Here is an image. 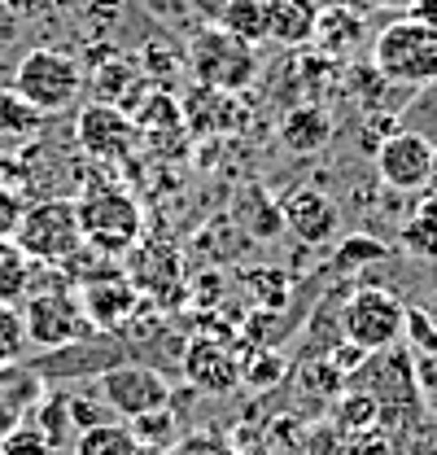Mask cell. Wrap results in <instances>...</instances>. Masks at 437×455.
Segmentation results:
<instances>
[{"instance_id":"cell-34","label":"cell","mask_w":437,"mask_h":455,"mask_svg":"<svg viewBox=\"0 0 437 455\" xmlns=\"http://www.w3.org/2000/svg\"><path fill=\"white\" fill-rule=\"evenodd\" d=\"M0 18H4V4H0Z\"/></svg>"},{"instance_id":"cell-19","label":"cell","mask_w":437,"mask_h":455,"mask_svg":"<svg viewBox=\"0 0 437 455\" xmlns=\"http://www.w3.org/2000/svg\"><path fill=\"white\" fill-rule=\"evenodd\" d=\"M218 27L258 49L267 40V0H223L218 4Z\"/></svg>"},{"instance_id":"cell-6","label":"cell","mask_w":437,"mask_h":455,"mask_svg":"<svg viewBox=\"0 0 437 455\" xmlns=\"http://www.w3.org/2000/svg\"><path fill=\"white\" fill-rule=\"evenodd\" d=\"M31 110L49 114L70 110L83 92V70L70 53H57V49H31V53L18 61L13 70V84H9Z\"/></svg>"},{"instance_id":"cell-21","label":"cell","mask_w":437,"mask_h":455,"mask_svg":"<svg viewBox=\"0 0 437 455\" xmlns=\"http://www.w3.org/2000/svg\"><path fill=\"white\" fill-rule=\"evenodd\" d=\"M359 36H363V18L359 13H346L337 4V9H320V22H315V40L311 44H320L328 57H341L346 49L359 44Z\"/></svg>"},{"instance_id":"cell-8","label":"cell","mask_w":437,"mask_h":455,"mask_svg":"<svg viewBox=\"0 0 437 455\" xmlns=\"http://www.w3.org/2000/svg\"><path fill=\"white\" fill-rule=\"evenodd\" d=\"M18 311H22V324H27V346H36V350H61V346L97 338L92 320L83 315L79 293H70L66 284L27 293Z\"/></svg>"},{"instance_id":"cell-17","label":"cell","mask_w":437,"mask_h":455,"mask_svg":"<svg viewBox=\"0 0 437 455\" xmlns=\"http://www.w3.org/2000/svg\"><path fill=\"white\" fill-rule=\"evenodd\" d=\"M179 118L193 127V132H206V136H218V132H232L236 123H245V114L236 110L232 92H215V88H202L179 106Z\"/></svg>"},{"instance_id":"cell-27","label":"cell","mask_w":437,"mask_h":455,"mask_svg":"<svg viewBox=\"0 0 437 455\" xmlns=\"http://www.w3.org/2000/svg\"><path fill=\"white\" fill-rule=\"evenodd\" d=\"M66 411H70V425L75 429H92V425H101L106 420V403L97 395V386L88 390V395H66Z\"/></svg>"},{"instance_id":"cell-3","label":"cell","mask_w":437,"mask_h":455,"mask_svg":"<svg viewBox=\"0 0 437 455\" xmlns=\"http://www.w3.org/2000/svg\"><path fill=\"white\" fill-rule=\"evenodd\" d=\"M75 211H79V228H83V245L97 254H127L145 232L140 202L118 184H88L75 197Z\"/></svg>"},{"instance_id":"cell-7","label":"cell","mask_w":437,"mask_h":455,"mask_svg":"<svg viewBox=\"0 0 437 455\" xmlns=\"http://www.w3.org/2000/svg\"><path fill=\"white\" fill-rule=\"evenodd\" d=\"M188 70L202 88H215V92H241L258 79V53L254 44L236 40L232 31L223 27H206L193 36L188 44Z\"/></svg>"},{"instance_id":"cell-32","label":"cell","mask_w":437,"mask_h":455,"mask_svg":"<svg viewBox=\"0 0 437 455\" xmlns=\"http://www.w3.org/2000/svg\"><path fill=\"white\" fill-rule=\"evenodd\" d=\"M140 455H166V451H154V447H140Z\"/></svg>"},{"instance_id":"cell-18","label":"cell","mask_w":437,"mask_h":455,"mask_svg":"<svg viewBox=\"0 0 437 455\" xmlns=\"http://www.w3.org/2000/svg\"><path fill=\"white\" fill-rule=\"evenodd\" d=\"M328 132H332V118H328L320 106H298V110L284 114V123H280V140H284L293 154L320 149L328 140Z\"/></svg>"},{"instance_id":"cell-23","label":"cell","mask_w":437,"mask_h":455,"mask_svg":"<svg viewBox=\"0 0 437 455\" xmlns=\"http://www.w3.org/2000/svg\"><path fill=\"white\" fill-rule=\"evenodd\" d=\"M40 123H44V114L31 110L13 88H0V136H9V140H27V136L40 132Z\"/></svg>"},{"instance_id":"cell-20","label":"cell","mask_w":437,"mask_h":455,"mask_svg":"<svg viewBox=\"0 0 437 455\" xmlns=\"http://www.w3.org/2000/svg\"><path fill=\"white\" fill-rule=\"evenodd\" d=\"M36 267L40 263H31L18 241H0V302L22 307V298L31 293V281H36Z\"/></svg>"},{"instance_id":"cell-9","label":"cell","mask_w":437,"mask_h":455,"mask_svg":"<svg viewBox=\"0 0 437 455\" xmlns=\"http://www.w3.org/2000/svg\"><path fill=\"white\" fill-rule=\"evenodd\" d=\"M97 395L114 416L123 420H140L149 411H163L171 407V381H166L163 368L154 363H140V359H127V363H114L106 372L92 377Z\"/></svg>"},{"instance_id":"cell-30","label":"cell","mask_w":437,"mask_h":455,"mask_svg":"<svg viewBox=\"0 0 437 455\" xmlns=\"http://www.w3.org/2000/svg\"><path fill=\"white\" fill-rule=\"evenodd\" d=\"M372 9H389V13H411V4L416 0H368Z\"/></svg>"},{"instance_id":"cell-15","label":"cell","mask_w":437,"mask_h":455,"mask_svg":"<svg viewBox=\"0 0 437 455\" xmlns=\"http://www.w3.org/2000/svg\"><path fill=\"white\" fill-rule=\"evenodd\" d=\"M131 263H127V281L136 293H166L179 284V254L163 245V241H136L131 250Z\"/></svg>"},{"instance_id":"cell-1","label":"cell","mask_w":437,"mask_h":455,"mask_svg":"<svg viewBox=\"0 0 437 455\" xmlns=\"http://www.w3.org/2000/svg\"><path fill=\"white\" fill-rule=\"evenodd\" d=\"M346 390H359L377 403L381 411V429H420V416H425V390L416 381V363L407 350L389 346V350H377V355H363L346 381Z\"/></svg>"},{"instance_id":"cell-26","label":"cell","mask_w":437,"mask_h":455,"mask_svg":"<svg viewBox=\"0 0 437 455\" xmlns=\"http://www.w3.org/2000/svg\"><path fill=\"white\" fill-rule=\"evenodd\" d=\"M27 355V324H22V311L0 302V368L4 363H18Z\"/></svg>"},{"instance_id":"cell-5","label":"cell","mask_w":437,"mask_h":455,"mask_svg":"<svg viewBox=\"0 0 437 455\" xmlns=\"http://www.w3.org/2000/svg\"><path fill=\"white\" fill-rule=\"evenodd\" d=\"M337 329H341V341L354 346L359 355H377V350H389V346L402 341V333H407V307L389 289L363 284V289H354L346 298V307L337 315Z\"/></svg>"},{"instance_id":"cell-4","label":"cell","mask_w":437,"mask_h":455,"mask_svg":"<svg viewBox=\"0 0 437 455\" xmlns=\"http://www.w3.org/2000/svg\"><path fill=\"white\" fill-rule=\"evenodd\" d=\"M31 263L40 267H66L75 254H83V228H79V211L70 197H44V202H27V215L13 236Z\"/></svg>"},{"instance_id":"cell-24","label":"cell","mask_w":437,"mask_h":455,"mask_svg":"<svg viewBox=\"0 0 437 455\" xmlns=\"http://www.w3.org/2000/svg\"><path fill=\"white\" fill-rule=\"evenodd\" d=\"M136 443L140 447H154V451H171L175 447V407H163V411H149L140 420H127Z\"/></svg>"},{"instance_id":"cell-11","label":"cell","mask_w":437,"mask_h":455,"mask_svg":"<svg viewBox=\"0 0 437 455\" xmlns=\"http://www.w3.org/2000/svg\"><path fill=\"white\" fill-rule=\"evenodd\" d=\"M179 372H184V381L197 395H232V390H241V355L215 333L184 341Z\"/></svg>"},{"instance_id":"cell-16","label":"cell","mask_w":437,"mask_h":455,"mask_svg":"<svg viewBox=\"0 0 437 455\" xmlns=\"http://www.w3.org/2000/svg\"><path fill=\"white\" fill-rule=\"evenodd\" d=\"M315 22H320V4L315 0H267V40L298 49L315 40Z\"/></svg>"},{"instance_id":"cell-12","label":"cell","mask_w":437,"mask_h":455,"mask_svg":"<svg viewBox=\"0 0 437 455\" xmlns=\"http://www.w3.org/2000/svg\"><path fill=\"white\" fill-rule=\"evenodd\" d=\"M429 158H433L429 136L389 132L377 149V180L393 193H420V188H429Z\"/></svg>"},{"instance_id":"cell-25","label":"cell","mask_w":437,"mask_h":455,"mask_svg":"<svg viewBox=\"0 0 437 455\" xmlns=\"http://www.w3.org/2000/svg\"><path fill=\"white\" fill-rule=\"evenodd\" d=\"M31 429L49 443V451H57L61 443H66V434H70V411H66V395H53L40 403V411H36V420H31Z\"/></svg>"},{"instance_id":"cell-31","label":"cell","mask_w":437,"mask_h":455,"mask_svg":"<svg viewBox=\"0 0 437 455\" xmlns=\"http://www.w3.org/2000/svg\"><path fill=\"white\" fill-rule=\"evenodd\" d=\"M429 188L437 193V145H433V158H429Z\"/></svg>"},{"instance_id":"cell-22","label":"cell","mask_w":437,"mask_h":455,"mask_svg":"<svg viewBox=\"0 0 437 455\" xmlns=\"http://www.w3.org/2000/svg\"><path fill=\"white\" fill-rule=\"evenodd\" d=\"M75 455H140V443H136L131 425L101 420V425H92V429H79Z\"/></svg>"},{"instance_id":"cell-29","label":"cell","mask_w":437,"mask_h":455,"mask_svg":"<svg viewBox=\"0 0 437 455\" xmlns=\"http://www.w3.org/2000/svg\"><path fill=\"white\" fill-rule=\"evenodd\" d=\"M22 215H27V197H22L13 184L0 180V241H13V236H18Z\"/></svg>"},{"instance_id":"cell-2","label":"cell","mask_w":437,"mask_h":455,"mask_svg":"<svg viewBox=\"0 0 437 455\" xmlns=\"http://www.w3.org/2000/svg\"><path fill=\"white\" fill-rule=\"evenodd\" d=\"M372 75L398 88H429L437 84V27L402 13L385 22L372 40Z\"/></svg>"},{"instance_id":"cell-13","label":"cell","mask_w":437,"mask_h":455,"mask_svg":"<svg viewBox=\"0 0 437 455\" xmlns=\"http://www.w3.org/2000/svg\"><path fill=\"white\" fill-rule=\"evenodd\" d=\"M79 302H83V315L92 320L97 333H114V329H123V324L136 315L140 293L131 289L127 276L109 272V276H88L83 293H79Z\"/></svg>"},{"instance_id":"cell-10","label":"cell","mask_w":437,"mask_h":455,"mask_svg":"<svg viewBox=\"0 0 437 455\" xmlns=\"http://www.w3.org/2000/svg\"><path fill=\"white\" fill-rule=\"evenodd\" d=\"M75 140L97 163H127L140 145V127L131 114L109 101H88L75 118Z\"/></svg>"},{"instance_id":"cell-28","label":"cell","mask_w":437,"mask_h":455,"mask_svg":"<svg viewBox=\"0 0 437 455\" xmlns=\"http://www.w3.org/2000/svg\"><path fill=\"white\" fill-rule=\"evenodd\" d=\"M166 455H241L223 434H184V438H175V447Z\"/></svg>"},{"instance_id":"cell-14","label":"cell","mask_w":437,"mask_h":455,"mask_svg":"<svg viewBox=\"0 0 437 455\" xmlns=\"http://www.w3.org/2000/svg\"><path fill=\"white\" fill-rule=\"evenodd\" d=\"M280 224L289 228L302 245H324L337 236V228H341V211H337V202L320 193V188H298L284 206H280Z\"/></svg>"},{"instance_id":"cell-33","label":"cell","mask_w":437,"mask_h":455,"mask_svg":"<svg viewBox=\"0 0 437 455\" xmlns=\"http://www.w3.org/2000/svg\"><path fill=\"white\" fill-rule=\"evenodd\" d=\"M429 407H433V411H437V395H433V398H429Z\"/></svg>"}]
</instances>
